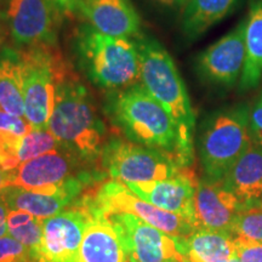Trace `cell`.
I'll return each mask as SVG.
<instances>
[{"mask_svg": "<svg viewBox=\"0 0 262 262\" xmlns=\"http://www.w3.org/2000/svg\"><path fill=\"white\" fill-rule=\"evenodd\" d=\"M104 113L127 141L169 153L185 168L175 122L142 84L108 94Z\"/></svg>", "mask_w": 262, "mask_h": 262, "instance_id": "cell-1", "label": "cell"}, {"mask_svg": "<svg viewBox=\"0 0 262 262\" xmlns=\"http://www.w3.org/2000/svg\"><path fill=\"white\" fill-rule=\"evenodd\" d=\"M48 130L61 148L88 165L98 164L107 142L106 126L89 91L77 78L71 77L57 83Z\"/></svg>", "mask_w": 262, "mask_h": 262, "instance_id": "cell-2", "label": "cell"}, {"mask_svg": "<svg viewBox=\"0 0 262 262\" xmlns=\"http://www.w3.org/2000/svg\"><path fill=\"white\" fill-rule=\"evenodd\" d=\"M140 58V83L170 114L179 131L181 160L188 168L193 160L195 116L187 89L169 52L158 40L140 34L134 39Z\"/></svg>", "mask_w": 262, "mask_h": 262, "instance_id": "cell-3", "label": "cell"}, {"mask_svg": "<svg viewBox=\"0 0 262 262\" xmlns=\"http://www.w3.org/2000/svg\"><path fill=\"white\" fill-rule=\"evenodd\" d=\"M73 49L81 72L97 88L114 91L140 83L134 39L110 37L90 25H81L75 32Z\"/></svg>", "mask_w": 262, "mask_h": 262, "instance_id": "cell-4", "label": "cell"}, {"mask_svg": "<svg viewBox=\"0 0 262 262\" xmlns=\"http://www.w3.org/2000/svg\"><path fill=\"white\" fill-rule=\"evenodd\" d=\"M8 172L9 186L74 199H79L107 179L100 168L88 165L63 148L19 164Z\"/></svg>", "mask_w": 262, "mask_h": 262, "instance_id": "cell-5", "label": "cell"}, {"mask_svg": "<svg viewBox=\"0 0 262 262\" xmlns=\"http://www.w3.org/2000/svg\"><path fill=\"white\" fill-rule=\"evenodd\" d=\"M25 101V118L34 130H48L54 110L56 85L74 77L52 44L27 47L18 52Z\"/></svg>", "mask_w": 262, "mask_h": 262, "instance_id": "cell-6", "label": "cell"}, {"mask_svg": "<svg viewBox=\"0 0 262 262\" xmlns=\"http://www.w3.org/2000/svg\"><path fill=\"white\" fill-rule=\"evenodd\" d=\"M251 143L245 104L226 108L209 117L199 137V157L205 179L222 181Z\"/></svg>", "mask_w": 262, "mask_h": 262, "instance_id": "cell-7", "label": "cell"}, {"mask_svg": "<svg viewBox=\"0 0 262 262\" xmlns=\"http://www.w3.org/2000/svg\"><path fill=\"white\" fill-rule=\"evenodd\" d=\"M98 165L106 178L123 183L162 181L187 169L169 153L118 137L107 140Z\"/></svg>", "mask_w": 262, "mask_h": 262, "instance_id": "cell-8", "label": "cell"}, {"mask_svg": "<svg viewBox=\"0 0 262 262\" xmlns=\"http://www.w3.org/2000/svg\"><path fill=\"white\" fill-rule=\"evenodd\" d=\"M90 196L93 204L106 214L134 215L173 238H186L196 229L187 219L143 201L117 180H104L90 191Z\"/></svg>", "mask_w": 262, "mask_h": 262, "instance_id": "cell-9", "label": "cell"}, {"mask_svg": "<svg viewBox=\"0 0 262 262\" xmlns=\"http://www.w3.org/2000/svg\"><path fill=\"white\" fill-rule=\"evenodd\" d=\"M90 210L88 192L60 214L42 220V237L33 262H77Z\"/></svg>", "mask_w": 262, "mask_h": 262, "instance_id": "cell-10", "label": "cell"}, {"mask_svg": "<svg viewBox=\"0 0 262 262\" xmlns=\"http://www.w3.org/2000/svg\"><path fill=\"white\" fill-rule=\"evenodd\" d=\"M123 235L129 262H186L178 238L129 214H110Z\"/></svg>", "mask_w": 262, "mask_h": 262, "instance_id": "cell-11", "label": "cell"}, {"mask_svg": "<svg viewBox=\"0 0 262 262\" xmlns=\"http://www.w3.org/2000/svg\"><path fill=\"white\" fill-rule=\"evenodd\" d=\"M245 26L247 18L199 55L195 68L203 80L228 88L239 81L245 61Z\"/></svg>", "mask_w": 262, "mask_h": 262, "instance_id": "cell-12", "label": "cell"}, {"mask_svg": "<svg viewBox=\"0 0 262 262\" xmlns=\"http://www.w3.org/2000/svg\"><path fill=\"white\" fill-rule=\"evenodd\" d=\"M60 15L51 0H9L8 21L12 40L26 48L52 44Z\"/></svg>", "mask_w": 262, "mask_h": 262, "instance_id": "cell-13", "label": "cell"}, {"mask_svg": "<svg viewBox=\"0 0 262 262\" xmlns=\"http://www.w3.org/2000/svg\"><path fill=\"white\" fill-rule=\"evenodd\" d=\"M90 215L85 226L77 262H129L123 235L110 214L93 204L88 192Z\"/></svg>", "mask_w": 262, "mask_h": 262, "instance_id": "cell-14", "label": "cell"}, {"mask_svg": "<svg viewBox=\"0 0 262 262\" xmlns=\"http://www.w3.org/2000/svg\"><path fill=\"white\" fill-rule=\"evenodd\" d=\"M124 185L143 201L182 216L194 225V194L198 182L187 169L168 180Z\"/></svg>", "mask_w": 262, "mask_h": 262, "instance_id": "cell-15", "label": "cell"}, {"mask_svg": "<svg viewBox=\"0 0 262 262\" xmlns=\"http://www.w3.org/2000/svg\"><path fill=\"white\" fill-rule=\"evenodd\" d=\"M241 205L238 196L221 181H198L194 194L195 228L231 233Z\"/></svg>", "mask_w": 262, "mask_h": 262, "instance_id": "cell-16", "label": "cell"}, {"mask_svg": "<svg viewBox=\"0 0 262 262\" xmlns=\"http://www.w3.org/2000/svg\"><path fill=\"white\" fill-rule=\"evenodd\" d=\"M75 12L110 37L135 39L141 34L140 16L130 0H80Z\"/></svg>", "mask_w": 262, "mask_h": 262, "instance_id": "cell-17", "label": "cell"}, {"mask_svg": "<svg viewBox=\"0 0 262 262\" xmlns=\"http://www.w3.org/2000/svg\"><path fill=\"white\" fill-rule=\"evenodd\" d=\"M242 203L262 198V146L251 143L221 181Z\"/></svg>", "mask_w": 262, "mask_h": 262, "instance_id": "cell-18", "label": "cell"}, {"mask_svg": "<svg viewBox=\"0 0 262 262\" xmlns=\"http://www.w3.org/2000/svg\"><path fill=\"white\" fill-rule=\"evenodd\" d=\"M186 262H221L235 257L234 235L226 232L195 229L186 238H178Z\"/></svg>", "mask_w": 262, "mask_h": 262, "instance_id": "cell-19", "label": "cell"}, {"mask_svg": "<svg viewBox=\"0 0 262 262\" xmlns=\"http://www.w3.org/2000/svg\"><path fill=\"white\" fill-rule=\"evenodd\" d=\"M9 210H22L44 219L60 214L74 204L78 199L64 194H45L28 191L17 186H6L0 191Z\"/></svg>", "mask_w": 262, "mask_h": 262, "instance_id": "cell-20", "label": "cell"}, {"mask_svg": "<svg viewBox=\"0 0 262 262\" xmlns=\"http://www.w3.org/2000/svg\"><path fill=\"white\" fill-rule=\"evenodd\" d=\"M262 81V0L250 6L245 26V61L239 90L255 89Z\"/></svg>", "mask_w": 262, "mask_h": 262, "instance_id": "cell-21", "label": "cell"}, {"mask_svg": "<svg viewBox=\"0 0 262 262\" xmlns=\"http://www.w3.org/2000/svg\"><path fill=\"white\" fill-rule=\"evenodd\" d=\"M237 4V0H188L182 14V32L196 39L224 19Z\"/></svg>", "mask_w": 262, "mask_h": 262, "instance_id": "cell-22", "label": "cell"}, {"mask_svg": "<svg viewBox=\"0 0 262 262\" xmlns=\"http://www.w3.org/2000/svg\"><path fill=\"white\" fill-rule=\"evenodd\" d=\"M0 110L25 118L21 68L16 51H4L0 55Z\"/></svg>", "mask_w": 262, "mask_h": 262, "instance_id": "cell-23", "label": "cell"}, {"mask_svg": "<svg viewBox=\"0 0 262 262\" xmlns=\"http://www.w3.org/2000/svg\"><path fill=\"white\" fill-rule=\"evenodd\" d=\"M8 234L26 245L33 256L38 253L42 237V220L22 210H9ZM33 262V261H32Z\"/></svg>", "mask_w": 262, "mask_h": 262, "instance_id": "cell-24", "label": "cell"}, {"mask_svg": "<svg viewBox=\"0 0 262 262\" xmlns=\"http://www.w3.org/2000/svg\"><path fill=\"white\" fill-rule=\"evenodd\" d=\"M231 233L234 237L262 243V202L260 199L242 203Z\"/></svg>", "mask_w": 262, "mask_h": 262, "instance_id": "cell-25", "label": "cell"}, {"mask_svg": "<svg viewBox=\"0 0 262 262\" xmlns=\"http://www.w3.org/2000/svg\"><path fill=\"white\" fill-rule=\"evenodd\" d=\"M60 148V143L50 131L32 129L21 140V142L17 146V149H16L15 158L16 162H17V166L19 164L28 162L33 158H37L39 156Z\"/></svg>", "mask_w": 262, "mask_h": 262, "instance_id": "cell-26", "label": "cell"}, {"mask_svg": "<svg viewBox=\"0 0 262 262\" xmlns=\"http://www.w3.org/2000/svg\"><path fill=\"white\" fill-rule=\"evenodd\" d=\"M0 262H32L31 250L6 234L0 238Z\"/></svg>", "mask_w": 262, "mask_h": 262, "instance_id": "cell-27", "label": "cell"}, {"mask_svg": "<svg viewBox=\"0 0 262 262\" xmlns=\"http://www.w3.org/2000/svg\"><path fill=\"white\" fill-rule=\"evenodd\" d=\"M235 257L239 262H262V243L234 237Z\"/></svg>", "mask_w": 262, "mask_h": 262, "instance_id": "cell-28", "label": "cell"}, {"mask_svg": "<svg viewBox=\"0 0 262 262\" xmlns=\"http://www.w3.org/2000/svg\"><path fill=\"white\" fill-rule=\"evenodd\" d=\"M249 126L253 142L262 146V91L253 108L249 111Z\"/></svg>", "mask_w": 262, "mask_h": 262, "instance_id": "cell-29", "label": "cell"}, {"mask_svg": "<svg viewBox=\"0 0 262 262\" xmlns=\"http://www.w3.org/2000/svg\"><path fill=\"white\" fill-rule=\"evenodd\" d=\"M61 15H73L80 0H51Z\"/></svg>", "mask_w": 262, "mask_h": 262, "instance_id": "cell-30", "label": "cell"}, {"mask_svg": "<svg viewBox=\"0 0 262 262\" xmlns=\"http://www.w3.org/2000/svg\"><path fill=\"white\" fill-rule=\"evenodd\" d=\"M8 216L9 208L5 204L4 199L0 196V238L8 234Z\"/></svg>", "mask_w": 262, "mask_h": 262, "instance_id": "cell-31", "label": "cell"}, {"mask_svg": "<svg viewBox=\"0 0 262 262\" xmlns=\"http://www.w3.org/2000/svg\"><path fill=\"white\" fill-rule=\"evenodd\" d=\"M153 2L158 3L164 6H181L186 5V0H153Z\"/></svg>", "mask_w": 262, "mask_h": 262, "instance_id": "cell-32", "label": "cell"}, {"mask_svg": "<svg viewBox=\"0 0 262 262\" xmlns=\"http://www.w3.org/2000/svg\"><path fill=\"white\" fill-rule=\"evenodd\" d=\"M9 186V172L0 169V191Z\"/></svg>", "mask_w": 262, "mask_h": 262, "instance_id": "cell-33", "label": "cell"}, {"mask_svg": "<svg viewBox=\"0 0 262 262\" xmlns=\"http://www.w3.org/2000/svg\"><path fill=\"white\" fill-rule=\"evenodd\" d=\"M221 262H239V260L237 257L234 258H229V260H226V261H221Z\"/></svg>", "mask_w": 262, "mask_h": 262, "instance_id": "cell-34", "label": "cell"}, {"mask_svg": "<svg viewBox=\"0 0 262 262\" xmlns=\"http://www.w3.org/2000/svg\"><path fill=\"white\" fill-rule=\"evenodd\" d=\"M4 37V34H3V29H2V26H0V44H2V41H3V38Z\"/></svg>", "mask_w": 262, "mask_h": 262, "instance_id": "cell-35", "label": "cell"}, {"mask_svg": "<svg viewBox=\"0 0 262 262\" xmlns=\"http://www.w3.org/2000/svg\"><path fill=\"white\" fill-rule=\"evenodd\" d=\"M188 2V0H186V3H187Z\"/></svg>", "mask_w": 262, "mask_h": 262, "instance_id": "cell-36", "label": "cell"}]
</instances>
